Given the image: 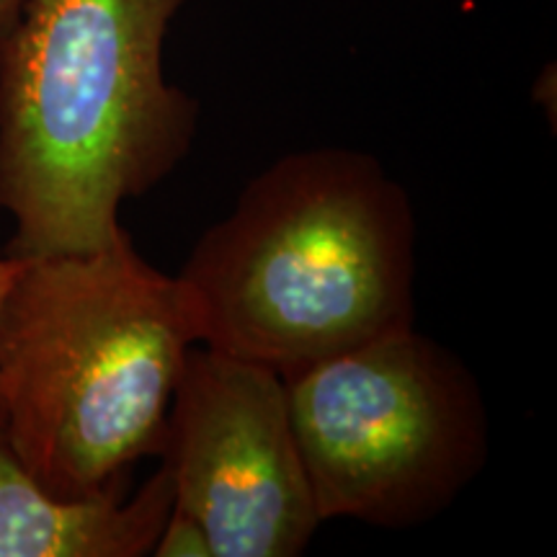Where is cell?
I'll use <instances>...</instances> for the list:
<instances>
[{"mask_svg":"<svg viewBox=\"0 0 557 557\" xmlns=\"http://www.w3.org/2000/svg\"><path fill=\"white\" fill-rule=\"evenodd\" d=\"M186 0H21L0 39V209L16 259L86 253L184 163L199 101L163 75Z\"/></svg>","mask_w":557,"mask_h":557,"instance_id":"6da1fadb","label":"cell"},{"mask_svg":"<svg viewBox=\"0 0 557 557\" xmlns=\"http://www.w3.org/2000/svg\"><path fill=\"white\" fill-rule=\"evenodd\" d=\"M176 282L201 346L289 380L416 325L413 205L369 152H289L248 181Z\"/></svg>","mask_w":557,"mask_h":557,"instance_id":"7a4b0ae2","label":"cell"},{"mask_svg":"<svg viewBox=\"0 0 557 557\" xmlns=\"http://www.w3.org/2000/svg\"><path fill=\"white\" fill-rule=\"evenodd\" d=\"M197 344L176 276L124 227L86 253L24 259L0 302V431L52 496L114 491L160 455Z\"/></svg>","mask_w":557,"mask_h":557,"instance_id":"3957f363","label":"cell"},{"mask_svg":"<svg viewBox=\"0 0 557 557\" xmlns=\"http://www.w3.org/2000/svg\"><path fill=\"white\" fill-rule=\"evenodd\" d=\"M284 382L323 524L421 527L485 470L491 423L483 387L451 348L416 325Z\"/></svg>","mask_w":557,"mask_h":557,"instance_id":"277c9868","label":"cell"},{"mask_svg":"<svg viewBox=\"0 0 557 557\" xmlns=\"http://www.w3.org/2000/svg\"><path fill=\"white\" fill-rule=\"evenodd\" d=\"M160 459L173 508L197 521L212 557H297L323 527L274 369L191 346Z\"/></svg>","mask_w":557,"mask_h":557,"instance_id":"5b68a950","label":"cell"},{"mask_svg":"<svg viewBox=\"0 0 557 557\" xmlns=\"http://www.w3.org/2000/svg\"><path fill=\"white\" fill-rule=\"evenodd\" d=\"M173 508L169 470L160 465L135 498L122 487L90 498L45 491L0 431V557H145Z\"/></svg>","mask_w":557,"mask_h":557,"instance_id":"8992f818","label":"cell"},{"mask_svg":"<svg viewBox=\"0 0 557 557\" xmlns=\"http://www.w3.org/2000/svg\"><path fill=\"white\" fill-rule=\"evenodd\" d=\"M156 557H212L209 553L207 534L201 532L197 521L186 517V513L171 508L169 519H165L163 529H160L156 547H152Z\"/></svg>","mask_w":557,"mask_h":557,"instance_id":"52a82bcc","label":"cell"},{"mask_svg":"<svg viewBox=\"0 0 557 557\" xmlns=\"http://www.w3.org/2000/svg\"><path fill=\"white\" fill-rule=\"evenodd\" d=\"M21 263H24V259H16V256H0V302H3L5 292H9L11 282L16 278Z\"/></svg>","mask_w":557,"mask_h":557,"instance_id":"ba28073f","label":"cell"},{"mask_svg":"<svg viewBox=\"0 0 557 557\" xmlns=\"http://www.w3.org/2000/svg\"><path fill=\"white\" fill-rule=\"evenodd\" d=\"M18 9L21 0H0V39H3V34L13 26V21L18 16Z\"/></svg>","mask_w":557,"mask_h":557,"instance_id":"9c48e42d","label":"cell"}]
</instances>
